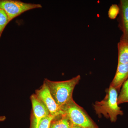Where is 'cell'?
<instances>
[{
    "label": "cell",
    "mask_w": 128,
    "mask_h": 128,
    "mask_svg": "<svg viewBox=\"0 0 128 128\" xmlns=\"http://www.w3.org/2000/svg\"><path fill=\"white\" fill-rule=\"evenodd\" d=\"M81 79L79 75L70 80L62 81H53L46 78L44 82L49 89L50 94L60 109L73 100L74 89Z\"/></svg>",
    "instance_id": "1"
},
{
    "label": "cell",
    "mask_w": 128,
    "mask_h": 128,
    "mask_svg": "<svg viewBox=\"0 0 128 128\" xmlns=\"http://www.w3.org/2000/svg\"><path fill=\"white\" fill-rule=\"evenodd\" d=\"M118 96L116 89L110 86L103 100L100 102H96L94 105L96 114L99 116L102 114L109 118L112 122H116L118 116L124 114L123 112L118 106Z\"/></svg>",
    "instance_id": "2"
},
{
    "label": "cell",
    "mask_w": 128,
    "mask_h": 128,
    "mask_svg": "<svg viewBox=\"0 0 128 128\" xmlns=\"http://www.w3.org/2000/svg\"><path fill=\"white\" fill-rule=\"evenodd\" d=\"M73 125L82 128H98L82 108L72 100L61 108Z\"/></svg>",
    "instance_id": "3"
},
{
    "label": "cell",
    "mask_w": 128,
    "mask_h": 128,
    "mask_svg": "<svg viewBox=\"0 0 128 128\" xmlns=\"http://www.w3.org/2000/svg\"><path fill=\"white\" fill-rule=\"evenodd\" d=\"M42 8L40 4L26 3L16 0H0V9L4 11L10 22L25 12Z\"/></svg>",
    "instance_id": "4"
},
{
    "label": "cell",
    "mask_w": 128,
    "mask_h": 128,
    "mask_svg": "<svg viewBox=\"0 0 128 128\" xmlns=\"http://www.w3.org/2000/svg\"><path fill=\"white\" fill-rule=\"evenodd\" d=\"M35 95L48 110L50 115L57 117L64 113L62 111L53 98L48 86L44 82L39 89L35 91Z\"/></svg>",
    "instance_id": "5"
},
{
    "label": "cell",
    "mask_w": 128,
    "mask_h": 128,
    "mask_svg": "<svg viewBox=\"0 0 128 128\" xmlns=\"http://www.w3.org/2000/svg\"><path fill=\"white\" fill-rule=\"evenodd\" d=\"M30 100L32 104V111L30 128H36L40 121L50 114L47 108L40 100L35 94L31 96Z\"/></svg>",
    "instance_id": "6"
},
{
    "label": "cell",
    "mask_w": 128,
    "mask_h": 128,
    "mask_svg": "<svg viewBox=\"0 0 128 128\" xmlns=\"http://www.w3.org/2000/svg\"><path fill=\"white\" fill-rule=\"evenodd\" d=\"M118 7V27L122 32L121 37L128 41V0H121Z\"/></svg>",
    "instance_id": "7"
},
{
    "label": "cell",
    "mask_w": 128,
    "mask_h": 128,
    "mask_svg": "<svg viewBox=\"0 0 128 128\" xmlns=\"http://www.w3.org/2000/svg\"><path fill=\"white\" fill-rule=\"evenodd\" d=\"M128 79V64H118L116 74L110 86L119 90Z\"/></svg>",
    "instance_id": "8"
},
{
    "label": "cell",
    "mask_w": 128,
    "mask_h": 128,
    "mask_svg": "<svg viewBox=\"0 0 128 128\" xmlns=\"http://www.w3.org/2000/svg\"><path fill=\"white\" fill-rule=\"evenodd\" d=\"M118 63L120 64H128V41L121 37L118 44Z\"/></svg>",
    "instance_id": "9"
},
{
    "label": "cell",
    "mask_w": 128,
    "mask_h": 128,
    "mask_svg": "<svg viewBox=\"0 0 128 128\" xmlns=\"http://www.w3.org/2000/svg\"><path fill=\"white\" fill-rule=\"evenodd\" d=\"M71 122L65 114L55 117L51 121L50 128H71Z\"/></svg>",
    "instance_id": "10"
},
{
    "label": "cell",
    "mask_w": 128,
    "mask_h": 128,
    "mask_svg": "<svg viewBox=\"0 0 128 128\" xmlns=\"http://www.w3.org/2000/svg\"><path fill=\"white\" fill-rule=\"evenodd\" d=\"M118 105L128 102V79L123 84L122 87L118 96Z\"/></svg>",
    "instance_id": "11"
},
{
    "label": "cell",
    "mask_w": 128,
    "mask_h": 128,
    "mask_svg": "<svg viewBox=\"0 0 128 128\" xmlns=\"http://www.w3.org/2000/svg\"><path fill=\"white\" fill-rule=\"evenodd\" d=\"M10 22L9 18L4 11L0 9V38L5 28Z\"/></svg>",
    "instance_id": "12"
},
{
    "label": "cell",
    "mask_w": 128,
    "mask_h": 128,
    "mask_svg": "<svg viewBox=\"0 0 128 128\" xmlns=\"http://www.w3.org/2000/svg\"><path fill=\"white\" fill-rule=\"evenodd\" d=\"M49 115L44 117L40 121L36 128H50L51 121L55 118Z\"/></svg>",
    "instance_id": "13"
},
{
    "label": "cell",
    "mask_w": 128,
    "mask_h": 128,
    "mask_svg": "<svg viewBox=\"0 0 128 128\" xmlns=\"http://www.w3.org/2000/svg\"><path fill=\"white\" fill-rule=\"evenodd\" d=\"M119 8L117 5H112L109 9L108 15L111 19H114L119 14Z\"/></svg>",
    "instance_id": "14"
},
{
    "label": "cell",
    "mask_w": 128,
    "mask_h": 128,
    "mask_svg": "<svg viewBox=\"0 0 128 128\" xmlns=\"http://www.w3.org/2000/svg\"><path fill=\"white\" fill-rule=\"evenodd\" d=\"M6 117L5 116H0V122L6 120Z\"/></svg>",
    "instance_id": "15"
},
{
    "label": "cell",
    "mask_w": 128,
    "mask_h": 128,
    "mask_svg": "<svg viewBox=\"0 0 128 128\" xmlns=\"http://www.w3.org/2000/svg\"><path fill=\"white\" fill-rule=\"evenodd\" d=\"M71 128H81V127H79V126H74V125H73L72 126V127Z\"/></svg>",
    "instance_id": "16"
}]
</instances>
